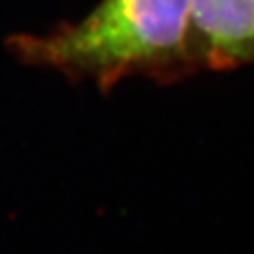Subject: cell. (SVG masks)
<instances>
[{
  "label": "cell",
  "instance_id": "1",
  "mask_svg": "<svg viewBox=\"0 0 254 254\" xmlns=\"http://www.w3.org/2000/svg\"><path fill=\"white\" fill-rule=\"evenodd\" d=\"M27 59L111 87L128 75L158 81L200 70L190 0H100L79 23L17 42Z\"/></svg>",
  "mask_w": 254,
  "mask_h": 254
},
{
  "label": "cell",
  "instance_id": "2",
  "mask_svg": "<svg viewBox=\"0 0 254 254\" xmlns=\"http://www.w3.org/2000/svg\"><path fill=\"white\" fill-rule=\"evenodd\" d=\"M190 32L200 68L254 64V0H190Z\"/></svg>",
  "mask_w": 254,
  "mask_h": 254
}]
</instances>
